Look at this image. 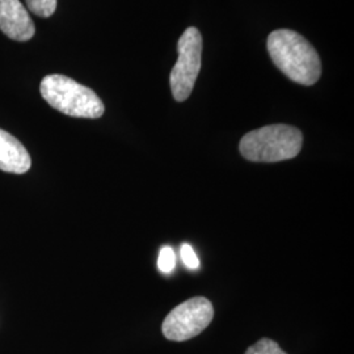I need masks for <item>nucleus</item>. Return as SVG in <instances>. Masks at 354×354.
Instances as JSON below:
<instances>
[{
    "label": "nucleus",
    "mask_w": 354,
    "mask_h": 354,
    "mask_svg": "<svg viewBox=\"0 0 354 354\" xmlns=\"http://www.w3.org/2000/svg\"><path fill=\"white\" fill-rule=\"evenodd\" d=\"M268 51L273 64L290 80L313 86L322 75V64L315 48L299 33L279 29L268 37Z\"/></svg>",
    "instance_id": "nucleus-1"
},
{
    "label": "nucleus",
    "mask_w": 354,
    "mask_h": 354,
    "mask_svg": "<svg viewBox=\"0 0 354 354\" xmlns=\"http://www.w3.org/2000/svg\"><path fill=\"white\" fill-rule=\"evenodd\" d=\"M304 145L302 131L290 125H269L247 133L239 150L244 159L254 163H276L295 158Z\"/></svg>",
    "instance_id": "nucleus-2"
},
{
    "label": "nucleus",
    "mask_w": 354,
    "mask_h": 354,
    "mask_svg": "<svg viewBox=\"0 0 354 354\" xmlns=\"http://www.w3.org/2000/svg\"><path fill=\"white\" fill-rule=\"evenodd\" d=\"M44 100L58 112L77 118H100L105 106L92 89L68 76H45L39 86Z\"/></svg>",
    "instance_id": "nucleus-3"
},
{
    "label": "nucleus",
    "mask_w": 354,
    "mask_h": 354,
    "mask_svg": "<svg viewBox=\"0 0 354 354\" xmlns=\"http://www.w3.org/2000/svg\"><path fill=\"white\" fill-rule=\"evenodd\" d=\"M177 62L169 75L171 91L176 102H185L194 88L201 68L203 36L194 26L188 28L177 42Z\"/></svg>",
    "instance_id": "nucleus-4"
},
{
    "label": "nucleus",
    "mask_w": 354,
    "mask_h": 354,
    "mask_svg": "<svg viewBox=\"0 0 354 354\" xmlns=\"http://www.w3.org/2000/svg\"><path fill=\"white\" fill-rule=\"evenodd\" d=\"M214 317V307L205 297H194L176 306L165 317L162 330L169 342H187L209 327Z\"/></svg>",
    "instance_id": "nucleus-5"
},
{
    "label": "nucleus",
    "mask_w": 354,
    "mask_h": 354,
    "mask_svg": "<svg viewBox=\"0 0 354 354\" xmlns=\"http://www.w3.org/2000/svg\"><path fill=\"white\" fill-rule=\"evenodd\" d=\"M0 30L19 42H26L35 36V24L20 0H0Z\"/></svg>",
    "instance_id": "nucleus-6"
},
{
    "label": "nucleus",
    "mask_w": 354,
    "mask_h": 354,
    "mask_svg": "<svg viewBox=\"0 0 354 354\" xmlns=\"http://www.w3.org/2000/svg\"><path fill=\"white\" fill-rule=\"evenodd\" d=\"M32 159L21 142L0 129V169L10 174H26Z\"/></svg>",
    "instance_id": "nucleus-7"
},
{
    "label": "nucleus",
    "mask_w": 354,
    "mask_h": 354,
    "mask_svg": "<svg viewBox=\"0 0 354 354\" xmlns=\"http://www.w3.org/2000/svg\"><path fill=\"white\" fill-rule=\"evenodd\" d=\"M28 10L39 17H50L57 10V0H26Z\"/></svg>",
    "instance_id": "nucleus-8"
},
{
    "label": "nucleus",
    "mask_w": 354,
    "mask_h": 354,
    "mask_svg": "<svg viewBox=\"0 0 354 354\" xmlns=\"http://www.w3.org/2000/svg\"><path fill=\"white\" fill-rule=\"evenodd\" d=\"M245 354H288L285 353L279 344L270 339H261L247 349Z\"/></svg>",
    "instance_id": "nucleus-9"
},
{
    "label": "nucleus",
    "mask_w": 354,
    "mask_h": 354,
    "mask_svg": "<svg viewBox=\"0 0 354 354\" xmlns=\"http://www.w3.org/2000/svg\"><path fill=\"white\" fill-rule=\"evenodd\" d=\"M176 266V256L174 250L169 245H165L160 252H159V259H158V268L162 273L169 274Z\"/></svg>",
    "instance_id": "nucleus-10"
},
{
    "label": "nucleus",
    "mask_w": 354,
    "mask_h": 354,
    "mask_svg": "<svg viewBox=\"0 0 354 354\" xmlns=\"http://www.w3.org/2000/svg\"><path fill=\"white\" fill-rule=\"evenodd\" d=\"M180 254H181L183 263L185 264L187 268H189V269H198V268H200V260H198L197 254L194 252L193 247H192L190 244H188V243H185V244L181 245Z\"/></svg>",
    "instance_id": "nucleus-11"
}]
</instances>
